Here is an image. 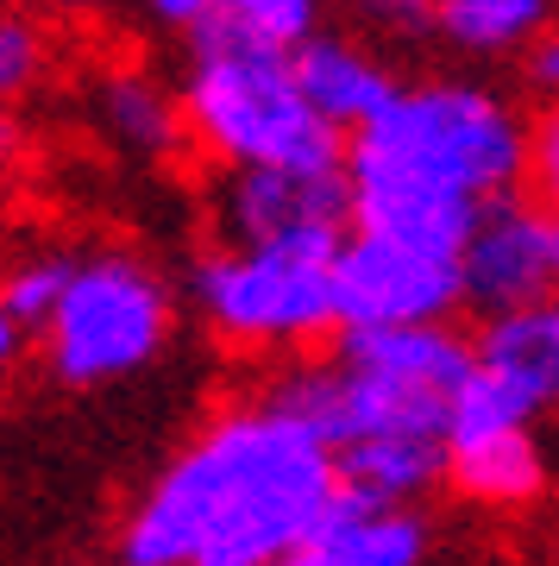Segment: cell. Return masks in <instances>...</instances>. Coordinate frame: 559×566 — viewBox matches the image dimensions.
<instances>
[{"label":"cell","mask_w":559,"mask_h":566,"mask_svg":"<svg viewBox=\"0 0 559 566\" xmlns=\"http://www.w3.org/2000/svg\"><path fill=\"white\" fill-rule=\"evenodd\" d=\"M521 70H528V82H535L540 95H547V102L559 107V32H540V39L528 44Z\"/></svg>","instance_id":"25"},{"label":"cell","mask_w":559,"mask_h":566,"mask_svg":"<svg viewBox=\"0 0 559 566\" xmlns=\"http://www.w3.org/2000/svg\"><path fill=\"white\" fill-rule=\"evenodd\" d=\"M460 277H465V308H478L484 322L553 303L559 296V221L535 196L491 202L460 252Z\"/></svg>","instance_id":"8"},{"label":"cell","mask_w":559,"mask_h":566,"mask_svg":"<svg viewBox=\"0 0 559 566\" xmlns=\"http://www.w3.org/2000/svg\"><path fill=\"white\" fill-rule=\"evenodd\" d=\"M346 182H352V233L415 245V252H434V259H460L484 214L478 202H465L453 189L397 177V170H378V164L346 158Z\"/></svg>","instance_id":"9"},{"label":"cell","mask_w":559,"mask_h":566,"mask_svg":"<svg viewBox=\"0 0 559 566\" xmlns=\"http://www.w3.org/2000/svg\"><path fill=\"white\" fill-rule=\"evenodd\" d=\"M189 139L226 170H346V139L308 107L289 51L245 39L214 13L189 32Z\"/></svg>","instance_id":"1"},{"label":"cell","mask_w":559,"mask_h":566,"mask_svg":"<svg viewBox=\"0 0 559 566\" xmlns=\"http://www.w3.org/2000/svg\"><path fill=\"white\" fill-rule=\"evenodd\" d=\"M365 25H378V32H397V39H415L428 32L440 13V0H346Z\"/></svg>","instance_id":"23"},{"label":"cell","mask_w":559,"mask_h":566,"mask_svg":"<svg viewBox=\"0 0 559 566\" xmlns=\"http://www.w3.org/2000/svg\"><path fill=\"white\" fill-rule=\"evenodd\" d=\"M547 13H553V0H440L434 32L460 51L497 57V51L535 44L547 32Z\"/></svg>","instance_id":"17"},{"label":"cell","mask_w":559,"mask_h":566,"mask_svg":"<svg viewBox=\"0 0 559 566\" xmlns=\"http://www.w3.org/2000/svg\"><path fill=\"white\" fill-rule=\"evenodd\" d=\"M465 303L460 259H434L415 245L346 233L334 259V315L346 327H440Z\"/></svg>","instance_id":"7"},{"label":"cell","mask_w":559,"mask_h":566,"mask_svg":"<svg viewBox=\"0 0 559 566\" xmlns=\"http://www.w3.org/2000/svg\"><path fill=\"white\" fill-rule=\"evenodd\" d=\"M289 63H296V82H302V95H308V107H315L340 139H359L365 126L402 95L397 82H390V70H383L378 57H365L352 39H327V32H320V39H308Z\"/></svg>","instance_id":"12"},{"label":"cell","mask_w":559,"mask_h":566,"mask_svg":"<svg viewBox=\"0 0 559 566\" xmlns=\"http://www.w3.org/2000/svg\"><path fill=\"white\" fill-rule=\"evenodd\" d=\"M478 365L516 378L528 397H540V409H553L559 403V296L521 308V315H503V322H484Z\"/></svg>","instance_id":"16"},{"label":"cell","mask_w":559,"mask_h":566,"mask_svg":"<svg viewBox=\"0 0 559 566\" xmlns=\"http://www.w3.org/2000/svg\"><path fill=\"white\" fill-rule=\"evenodd\" d=\"M20 353H25V327L13 322L7 308H0V378H7L13 365H20Z\"/></svg>","instance_id":"26"},{"label":"cell","mask_w":559,"mask_h":566,"mask_svg":"<svg viewBox=\"0 0 559 566\" xmlns=\"http://www.w3.org/2000/svg\"><path fill=\"white\" fill-rule=\"evenodd\" d=\"M95 120L101 133L133 151V158H170L189 139V114L182 95H170L164 82H151L145 70H107L95 82Z\"/></svg>","instance_id":"13"},{"label":"cell","mask_w":559,"mask_h":566,"mask_svg":"<svg viewBox=\"0 0 559 566\" xmlns=\"http://www.w3.org/2000/svg\"><path fill=\"white\" fill-rule=\"evenodd\" d=\"M214 233L226 252H340L352 233L346 170H226L214 189Z\"/></svg>","instance_id":"6"},{"label":"cell","mask_w":559,"mask_h":566,"mask_svg":"<svg viewBox=\"0 0 559 566\" xmlns=\"http://www.w3.org/2000/svg\"><path fill=\"white\" fill-rule=\"evenodd\" d=\"M334 259L340 252H308V245H277V252H226L214 245L196 259L189 290L214 334L240 346H302L340 327L334 315Z\"/></svg>","instance_id":"5"},{"label":"cell","mask_w":559,"mask_h":566,"mask_svg":"<svg viewBox=\"0 0 559 566\" xmlns=\"http://www.w3.org/2000/svg\"><path fill=\"white\" fill-rule=\"evenodd\" d=\"M70 277H76V259H70V252H39V259L13 264V271L0 277V308H7L25 334H44L51 315L63 308V296H70Z\"/></svg>","instance_id":"19"},{"label":"cell","mask_w":559,"mask_h":566,"mask_svg":"<svg viewBox=\"0 0 559 566\" xmlns=\"http://www.w3.org/2000/svg\"><path fill=\"white\" fill-rule=\"evenodd\" d=\"M528 189L559 221V107H547L535 120V133H528Z\"/></svg>","instance_id":"22"},{"label":"cell","mask_w":559,"mask_h":566,"mask_svg":"<svg viewBox=\"0 0 559 566\" xmlns=\"http://www.w3.org/2000/svg\"><path fill=\"white\" fill-rule=\"evenodd\" d=\"M528 133L535 126H521L516 107L478 82H415L359 139H346V158L491 208L528 182Z\"/></svg>","instance_id":"2"},{"label":"cell","mask_w":559,"mask_h":566,"mask_svg":"<svg viewBox=\"0 0 559 566\" xmlns=\"http://www.w3.org/2000/svg\"><path fill=\"white\" fill-rule=\"evenodd\" d=\"M44 340V365L57 385H107L126 378L164 353L170 340V290L158 271L126 252H95L76 259L70 296L51 315Z\"/></svg>","instance_id":"4"},{"label":"cell","mask_w":559,"mask_h":566,"mask_svg":"<svg viewBox=\"0 0 559 566\" xmlns=\"http://www.w3.org/2000/svg\"><path fill=\"white\" fill-rule=\"evenodd\" d=\"M446 479H453V491H465L472 504L516 510V504H528V497L547 491V453H540L535 428L478 434V441L446 447Z\"/></svg>","instance_id":"14"},{"label":"cell","mask_w":559,"mask_h":566,"mask_svg":"<svg viewBox=\"0 0 559 566\" xmlns=\"http://www.w3.org/2000/svg\"><path fill=\"white\" fill-rule=\"evenodd\" d=\"M32 7H44V13H101L107 0H32Z\"/></svg>","instance_id":"28"},{"label":"cell","mask_w":559,"mask_h":566,"mask_svg":"<svg viewBox=\"0 0 559 566\" xmlns=\"http://www.w3.org/2000/svg\"><path fill=\"white\" fill-rule=\"evenodd\" d=\"M540 416H547L540 397H528L516 378H503V371L478 365V371L465 378V390L453 397V409H446V447L453 441H478V434H516V428H535Z\"/></svg>","instance_id":"18"},{"label":"cell","mask_w":559,"mask_h":566,"mask_svg":"<svg viewBox=\"0 0 559 566\" xmlns=\"http://www.w3.org/2000/svg\"><path fill=\"white\" fill-rule=\"evenodd\" d=\"M220 13L240 25L245 39L289 51V57L308 39H320V0H220Z\"/></svg>","instance_id":"20"},{"label":"cell","mask_w":559,"mask_h":566,"mask_svg":"<svg viewBox=\"0 0 559 566\" xmlns=\"http://www.w3.org/2000/svg\"><path fill=\"white\" fill-rule=\"evenodd\" d=\"M340 359L397 385L434 390V397H460L465 378L478 371V340H460L453 327H346Z\"/></svg>","instance_id":"11"},{"label":"cell","mask_w":559,"mask_h":566,"mask_svg":"<svg viewBox=\"0 0 559 566\" xmlns=\"http://www.w3.org/2000/svg\"><path fill=\"white\" fill-rule=\"evenodd\" d=\"M44 76V32L32 13H0V107L25 102Z\"/></svg>","instance_id":"21"},{"label":"cell","mask_w":559,"mask_h":566,"mask_svg":"<svg viewBox=\"0 0 559 566\" xmlns=\"http://www.w3.org/2000/svg\"><path fill=\"white\" fill-rule=\"evenodd\" d=\"M296 434H302L296 422H283L277 409L264 403L201 428L196 441L164 465L158 485L139 497V510L126 516L120 566H196L208 535L245 504V491L283 460V447Z\"/></svg>","instance_id":"3"},{"label":"cell","mask_w":559,"mask_h":566,"mask_svg":"<svg viewBox=\"0 0 559 566\" xmlns=\"http://www.w3.org/2000/svg\"><path fill=\"white\" fill-rule=\"evenodd\" d=\"M421 554H428V523L415 510H383L378 497L340 485L315 535L277 566H421Z\"/></svg>","instance_id":"10"},{"label":"cell","mask_w":559,"mask_h":566,"mask_svg":"<svg viewBox=\"0 0 559 566\" xmlns=\"http://www.w3.org/2000/svg\"><path fill=\"white\" fill-rule=\"evenodd\" d=\"M20 151H25V133H20V120H13V114L0 107V177H7L13 164H20Z\"/></svg>","instance_id":"27"},{"label":"cell","mask_w":559,"mask_h":566,"mask_svg":"<svg viewBox=\"0 0 559 566\" xmlns=\"http://www.w3.org/2000/svg\"><path fill=\"white\" fill-rule=\"evenodd\" d=\"M139 13L164 32H196L201 20H214L220 0H139Z\"/></svg>","instance_id":"24"},{"label":"cell","mask_w":559,"mask_h":566,"mask_svg":"<svg viewBox=\"0 0 559 566\" xmlns=\"http://www.w3.org/2000/svg\"><path fill=\"white\" fill-rule=\"evenodd\" d=\"M340 485L378 497L383 510H409L421 491H434L446 479V441L440 434H390V441H359L346 447Z\"/></svg>","instance_id":"15"}]
</instances>
